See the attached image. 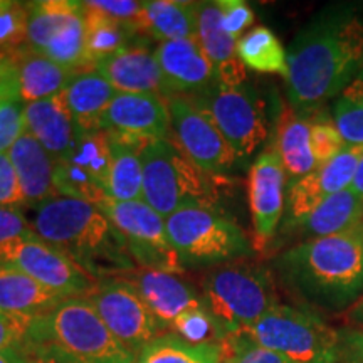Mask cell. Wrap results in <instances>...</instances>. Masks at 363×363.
<instances>
[{
    "mask_svg": "<svg viewBox=\"0 0 363 363\" xmlns=\"http://www.w3.org/2000/svg\"><path fill=\"white\" fill-rule=\"evenodd\" d=\"M363 71V19L353 2L321 9L288 49V103L303 116L323 108Z\"/></svg>",
    "mask_w": 363,
    "mask_h": 363,
    "instance_id": "1",
    "label": "cell"
},
{
    "mask_svg": "<svg viewBox=\"0 0 363 363\" xmlns=\"http://www.w3.org/2000/svg\"><path fill=\"white\" fill-rule=\"evenodd\" d=\"M289 291L328 311L350 310L363 294V233L306 239L276 257Z\"/></svg>",
    "mask_w": 363,
    "mask_h": 363,
    "instance_id": "2",
    "label": "cell"
},
{
    "mask_svg": "<svg viewBox=\"0 0 363 363\" xmlns=\"http://www.w3.org/2000/svg\"><path fill=\"white\" fill-rule=\"evenodd\" d=\"M30 225L35 235L61 249L98 281L104 274L118 278L135 269L123 238L96 203L56 195L35 206Z\"/></svg>",
    "mask_w": 363,
    "mask_h": 363,
    "instance_id": "3",
    "label": "cell"
},
{
    "mask_svg": "<svg viewBox=\"0 0 363 363\" xmlns=\"http://www.w3.org/2000/svg\"><path fill=\"white\" fill-rule=\"evenodd\" d=\"M143 201L162 217L190 206L216 207L225 179L199 169L172 136L148 142L140 152Z\"/></svg>",
    "mask_w": 363,
    "mask_h": 363,
    "instance_id": "4",
    "label": "cell"
},
{
    "mask_svg": "<svg viewBox=\"0 0 363 363\" xmlns=\"http://www.w3.org/2000/svg\"><path fill=\"white\" fill-rule=\"evenodd\" d=\"M203 308L214 318L222 342L261 320L278 303L271 271L256 264H224L201 284Z\"/></svg>",
    "mask_w": 363,
    "mask_h": 363,
    "instance_id": "5",
    "label": "cell"
},
{
    "mask_svg": "<svg viewBox=\"0 0 363 363\" xmlns=\"http://www.w3.org/2000/svg\"><path fill=\"white\" fill-rule=\"evenodd\" d=\"M29 342L48 343L78 363H135L86 296L66 298L35 318Z\"/></svg>",
    "mask_w": 363,
    "mask_h": 363,
    "instance_id": "6",
    "label": "cell"
},
{
    "mask_svg": "<svg viewBox=\"0 0 363 363\" xmlns=\"http://www.w3.org/2000/svg\"><path fill=\"white\" fill-rule=\"evenodd\" d=\"M170 244L182 262L211 266L252 256L246 233L220 208L190 206L165 219Z\"/></svg>",
    "mask_w": 363,
    "mask_h": 363,
    "instance_id": "7",
    "label": "cell"
},
{
    "mask_svg": "<svg viewBox=\"0 0 363 363\" xmlns=\"http://www.w3.org/2000/svg\"><path fill=\"white\" fill-rule=\"evenodd\" d=\"M238 335L291 363H338V330L301 308L276 305Z\"/></svg>",
    "mask_w": 363,
    "mask_h": 363,
    "instance_id": "8",
    "label": "cell"
},
{
    "mask_svg": "<svg viewBox=\"0 0 363 363\" xmlns=\"http://www.w3.org/2000/svg\"><path fill=\"white\" fill-rule=\"evenodd\" d=\"M189 99L211 116L238 162L251 160L267 140L269 121L266 101L246 83L240 86L216 83L201 96Z\"/></svg>",
    "mask_w": 363,
    "mask_h": 363,
    "instance_id": "9",
    "label": "cell"
},
{
    "mask_svg": "<svg viewBox=\"0 0 363 363\" xmlns=\"http://www.w3.org/2000/svg\"><path fill=\"white\" fill-rule=\"evenodd\" d=\"M98 207L121 234L135 264L174 274L184 272V264L169 240L165 217L153 211L147 202L104 199Z\"/></svg>",
    "mask_w": 363,
    "mask_h": 363,
    "instance_id": "10",
    "label": "cell"
},
{
    "mask_svg": "<svg viewBox=\"0 0 363 363\" xmlns=\"http://www.w3.org/2000/svg\"><path fill=\"white\" fill-rule=\"evenodd\" d=\"M0 262L16 267L65 298L86 296L98 283L67 254L35 234L2 244Z\"/></svg>",
    "mask_w": 363,
    "mask_h": 363,
    "instance_id": "11",
    "label": "cell"
},
{
    "mask_svg": "<svg viewBox=\"0 0 363 363\" xmlns=\"http://www.w3.org/2000/svg\"><path fill=\"white\" fill-rule=\"evenodd\" d=\"M103 323L136 357L165 330L136 289L123 278L99 279L86 294Z\"/></svg>",
    "mask_w": 363,
    "mask_h": 363,
    "instance_id": "12",
    "label": "cell"
},
{
    "mask_svg": "<svg viewBox=\"0 0 363 363\" xmlns=\"http://www.w3.org/2000/svg\"><path fill=\"white\" fill-rule=\"evenodd\" d=\"M167 101L172 123L170 136L182 152L207 174L224 177L233 170L238 160L211 116L189 98L174 96Z\"/></svg>",
    "mask_w": 363,
    "mask_h": 363,
    "instance_id": "13",
    "label": "cell"
},
{
    "mask_svg": "<svg viewBox=\"0 0 363 363\" xmlns=\"http://www.w3.org/2000/svg\"><path fill=\"white\" fill-rule=\"evenodd\" d=\"M286 179L274 145L252 162L247 177V201L254 229V251H264L274 239L286 207Z\"/></svg>",
    "mask_w": 363,
    "mask_h": 363,
    "instance_id": "14",
    "label": "cell"
},
{
    "mask_svg": "<svg viewBox=\"0 0 363 363\" xmlns=\"http://www.w3.org/2000/svg\"><path fill=\"white\" fill-rule=\"evenodd\" d=\"M362 158L363 147L347 145L333 160L316 167L311 174L289 184L284 207L286 227L296 225L326 199L350 189Z\"/></svg>",
    "mask_w": 363,
    "mask_h": 363,
    "instance_id": "15",
    "label": "cell"
},
{
    "mask_svg": "<svg viewBox=\"0 0 363 363\" xmlns=\"http://www.w3.org/2000/svg\"><path fill=\"white\" fill-rule=\"evenodd\" d=\"M99 126L106 133L143 145L169 138V101L153 93H118L104 111Z\"/></svg>",
    "mask_w": 363,
    "mask_h": 363,
    "instance_id": "16",
    "label": "cell"
},
{
    "mask_svg": "<svg viewBox=\"0 0 363 363\" xmlns=\"http://www.w3.org/2000/svg\"><path fill=\"white\" fill-rule=\"evenodd\" d=\"M169 98H195L217 83L216 71L197 38L167 40L155 49Z\"/></svg>",
    "mask_w": 363,
    "mask_h": 363,
    "instance_id": "17",
    "label": "cell"
},
{
    "mask_svg": "<svg viewBox=\"0 0 363 363\" xmlns=\"http://www.w3.org/2000/svg\"><path fill=\"white\" fill-rule=\"evenodd\" d=\"M120 278L133 286L165 330H172L184 313L203 308L201 293L174 272L138 267Z\"/></svg>",
    "mask_w": 363,
    "mask_h": 363,
    "instance_id": "18",
    "label": "cell"
},
{
    "mask_svg": "<svg viewBox=\"0 0 363 363\" xmlns=\"http://www.w3.org/2000/svg\"><path fill=\"white\" fill-rule=\"evenodd\" d=\"M94 71L118 93H153L169 99L155 51H150L143 45H126L121 51L96 62Z\"/></svg>",
    "mask_w": 363,
    "mask_h": 363,
    "instance_id": "19",
    "label": "cell"
},
{
    "mask_svg": "<svg viewBox=\"0 0 363 363\" xmlns=\"http://www.w3.org/2000/svg\"><path fill=\"white\" fill-rule=\"evenodd\" d=\"M202 51L216 71L217 83L240 86L247 81V69L238 57V39L222 29L217 2H197V33Z\"/></svg>",
    "mask_w": 363,
    "mask_h": 363,
    "instance_id": "20",
    "label": "cell"
},
{
    "mask_svg": "<svg viewBox=\"0 0 363 363\" xmlns=\"http://www.w3.org/2000/svg\"><path fill=\"white\" fill-rule=\"evenodd\" d=\"M26 130L51 153L54 160L67 157L79 130L67 111L61 94L26 104Z\"/></svg>",
    "mask_w": 363,
    "mask_h": 363,
    "instance_id": "21",
    "label": "cell"
},
{
    "mask_svg": "<svg viewBox=\"0 0 363 363\" xmlns=\"http://www.w3.org/2000/svg\"><path fill=\"white\" fill-rule=\"evenodd\" d=\"M17 179H19L24 202L39 206L48 199L56 197L54 169L56 160L30 133H26L9 150Z\"/></svg>",
    "mask_w": 363,
    "mask_h": 363,
    "instance_id": "22",
    "label": "cell"
},
{
    "mask_svg": "<svg viewBox=\"0 0 363 363\" xmlns=\"http://www.w3.org/2000/svg\"><path fill=\"white\" fill-rule=\"evenodd\" d=\"M118 91L94 69L76 71L61 93L79 131H101V118Z\"/></svg>",
    "mask_w": 363,
    "mask_h": 363,
    "instance_id": "23",
    "label": "cell"
},
{
    "mask_svg": "<svg viewBox=\"0 0 363 363\" xmlns=\"http://www.w3.org/2000/svg\"><path fill=\"white\" fill-rule=\"evenodd\" d=\"M274 148L283 162L289 184L311 174L316 169V160L311 150L310 120L299 115L284 103L276 120Z\"/></svg>",
    "mask_w": 363,
    "mask_h": 363,
    "instance_id": "24",
    "label": "cell"
},
{
    "mask_svg": "<svg viewBox=\"0 0 363 363\" xmlns=\"http://www.w3.org/2000/svg\"><path fill=\"white\" fill-rule=\"evenodd\" d=\"M363 224V199L352 189H345L321 202L305 219L291 229H296L308 239L328 238L352 233Z\"/></svg>",
    "mask_w": 363,
    "mask_h": 363,
    "instance_id": "25",
    "label": "cell"
},
{
    "mask_svg": "<svg viewBox=\"0 0 363 363\" xmlns=\"http://www.w3.org/2000/svg\"><path fill=\"white\" fill-rule=\"evenodd\" d=\"M12 61L17 69L19 98L24 104L61 94L74 76V71L33 52L29 48L22 49Z\"/></svg>",
    "mask_w": 363,
    "mask_h": 363,
    "instance_id": "26",
    "label": "cell"
},
{
    "mask_svg": "<svg viewBox=\"0 0 363 363\" xmlns=\"http://www.w3.org/2000/svg\"><path fill=\"white\" fill-rule=\"evenodd\" d=\"M197 33V2L153 0L143 2L138 34L150 35L160 43L195 38Z\"/></svg>",
    "mask_w": 363,
    "mask_h": 363,
    "instance_id": "27",
    "label": "cell"
},
{
    "mask_svg": "<svg viewBox=\"0 0 363 363\" xmlns=\"http://www.w3.org/2000/svg\"><path fill=\"white\" fill-rule=\"evenodd\" d=\"M62 299L66 298L44 288L22 271L0 262V310L2 311L39 316L51 311Z\"/></svg>",
    "mask_w": 363,
    "mask_h": 363,
    "instance_id": "28",
    "label": "cell"
},
{
    "mask_svg": "<svg viewBox=\"0 0 363 363\" xmlns=\"http://www.w3.org/2000/svg\"><path fill=\"white\" fill-rule=\"evenodd\" d=\"M111 167L106 184V195L111 201H143V165L140 152L143 143L130 142L110 135Z\"/></svg>",
    "mask_w": 363,
    "mask_h": 363,
    "instance_id": "29",
    "label": "cell"
},
{
    "mask_svg": "<svg viewBox=\"0 0 363 363\" xmlns=\"http://www.w3.org/2000/svg\"><path fill=\"white\" fill-rule=\"evenodd\" d=\"M135 363H224V347L222 343H189L170 331L145 345Z\"/></svg>",
    "mask_w": 363,
    "mask_h": 363,
    "instance_id": "30",
    "label": "cell"
},
{
    "mask_svg": "<svg viewBox=\"0 0 363 363\" xmlns=\"http://www.w3.org/2000/svg\"><path fill=\"white\" fill-rule=\"evenodd\" d=\"M81 11L83 2L76 0L27 2V48L33 52H43L49 40Z\"/></svg>",
    "mask_w": 363,
    "mask_h": 363,
    "instance_id": "31",
    "label": "cell"
},
{
    "mask_svg": "<svg viewBox=\"0 0 363 363\" xmlns=\"http://www.w3.org/2000/svg\"><path fill=\"white\" fill-rule=\"evenodd\" d=\"M238 57L246 69L288 76V52L278 35L267 27H254L238 40Z\"/></svg>",
    "mask_w": 363,
    "mask_h": 363,
    "instance_id": "32",
    "label": "cell"
},
{
    "mask_svg": "<svg viewBox=\"0 0 363 363\" xmlns=\"http://www.w3.org/2000/svg\"><path fill=\"white\" fill-rule=\"evenodd\" d=\"M83 6L86 59L91 69H94L96 62L101 59L130 45L128 40L135 34L104 12L91 7L88 2H83Z\"/></svg>",
    "mask_w": 363,
    "mask_h": 363,
    "instance_id": "33",
    "label": "cell"
},
{
    "mask_svg": "<svg viewBox=\"0 0 363 363\" xmlns=\"http://www.w3.org/2000/svg\"><path fill=\"white\" fill-rule=\"evenodd\" d=\"M62 160H67L79 167L96 184L101 185L104 192H106L111 167L110 138H108L106 131H89V133L79 131L74 147Z\"/></svg>",
    "mask_w": 363,
    "mask_h": 363,
    "instance_id": "34",
    "label": "cell"
},
{
    "mask_svg": "<svg viewBox=\"0 0 363 363\" xmlns=\"http://www.w3.org/2000/svg\"><path fill=\"white\" fill-rule=\"evenodd\" d=\"M331 116L345 143L363 147V71L335 98Z\"/></svg>",
    "mask_w": 363,
    "mask_h": 363,
    "instance_id": "35",
    "label": "cell"
},
{
    "mask_svg": "<svg viewBox=\"0 0 363 363\" xmlns=\"http://www.w3.org/2000/svg\"><path fill=\"white\" fill-rule=\"evenodd\" d=\"M308 120H310L311 130L313 157L316 160V167H321L333 160L347 147V143L335 125L333 116L328 115L325 108L313 113L311 116H308Z\"/></svg>",
    "mask_w": 363,
    "mask_h": 363,
    "instance_id": "36",
    "label": "cell"
},
{
    "mask_svg": "<svg viewBox=\"0 0 363 363\" xmlns=\"http://www.w3.org/2000/svg\"><path fill=\"white\" fill-rule=\"evenodd\" d=\"M27 48V4L12 2L0 12V57L12 61Z\"/></svg>",
    "mask_w": 363,
    "mask_h": 363,
    "instance_id": "37",
    "label": "cell"
},
{
    "mask_svg": "<svg viewBox=\"0 0 363 363\" xmlns=\"http://www.w3.org/2000/svg\"><path fill=\"white\" fill-rule=\"evenodd\" d=\"M172 330L189 343H222L220 331L206 308L184 313Z\"/></svg>",
    "mask_w": 363,
    "mask_h": 363,
    "instance_id": "38",
    "label": "cell"
},
{
    "mask_svg": "<svg viewBox=\"0 0 363 363\" xmlns=\"http://www.w3.org/2000/svg\"><path fill=\"white\" fill-rule=\"evenodd\" d=\"M26 104L19 96L0 98V153H9L26 133Z\"/></svg>",
    "mask_w": 363,
    "mask_h": 363,
    "instance_id": "39",
    "label": "cell"
},
{
    "mask_svg": "<svg viewBox=\"0 0 363 363\" xmlns=\"http://www.w3.org/2000/svg\"><path fill=\"white\" fill-rule=\"evenodd\" d=\"M224 358H229L227 363H291L279 353L254 345L249 340L233 335L222 342Z\"/></svg>",
    "mask_w": 363,
    "mask_h": 363,
    "instance_id": "40",
    "label": "cell"
},
{
    "mask_svg": "<svg viewBox=\"0 0 363 363\" xmlns=\"http://www.w3.org/2000/svg\"><path fill=\"white\" fill-rule=\"evenodd\" d=\"M35 318L38 316L0 310V352L29 342Z\"/></svg>",
    "mask_w": 363,
    "mask_h": 363,
    "instance_id": "41",
    "label": "cell"
},
{
    "mask_svg": "<svg viewBox=\"0 0 363 363\" xmlns=\"http://www.w3.org/2000/svg\"><path fill=\"white\" fill-rule=\"evenodd\" d=\"M217 4L220 9L222 29L239 40L244 35V30L249 26H252L254 19H256L254 11L249 7L247 2H242V0H219Z\"/></svg>",
    "mask_w": 363,
    "mask_h": 363,
    "instance_id": "42",
    "label": "cell"
},
{
    "mask_svg": "<svg viewBox=\"0 0 363 363\" xmlns=\"http://www.w3.org/2000/svg\"><path fill=\"white\" fill-rule=\"evenodd\" d=\"M88 4L91 7L110 16L111 19L120 22L135 35L138 34V22L140 17H142L143 2H133V0H89Z\"/></svg>",
    "mask_w": 363,
    "mask_h": 363,
    "instance_id": "43",
    "label": "cell"
},
{
    "mask_svg": "<svg viewBox=\"0 0 363 363\" xmlns=\"http://www.w3.org/2000/svg\"><path fill=\"white\" fill-rule=\"evenodd\" d=\"M19 179L9 153H0V207L24 206Z\"/></svg>",
    "mask_w": 363,
    "mask_h": 363,
    "instance_id": "44",
    "label": "cell"
},
{
    "mask_svg": "<svg viewBox=\"0 0 363 363\" xmlns=\"http://www.w3.org/2000/svg\"><path fill=\"white\" fill-rule=\"evenodd\" d=\"M33 234H35L33 225L19 208L0 207V246L9 240L27 238Z\"/></svg>",
    "mask_w": 363,
    "mask_h": 363,
    "instance_id": "45",
    "label": "cell"
},
{
    "mask_svg": "<svg viewBox=\"0 0 363 363\" xmlns=\"http://www.w3.org/2000/svg\"><path fill=\"white\" fill-rule=\"evenodd\" d=\"M338 363H363V330H338Z\"/></svg>",
    "mask_w": 363,
    "mask_h": 363,
    "instance_id": "46",
    "label": "cell"
},
{
    "mask_svg": "<svg viewBox=\"0 0 363 363\" xmlns=\"http://www.w3.org/2000/svg\"><path fill=\"white\" fill-rule=\"evenodd\" d=\"M27 363H78L48 343L27 342Z\"/></svg>",
    "mask_w": 363,
    "mask_h": 363,
    "instance_id": "47",
    "label": "cell"
},
{
    "mask_svg": "<svg viewBox=\"0 0 363 363\" xmlns=\"http://www.w3.org/2000/svg\"><path fill=\"white\" fill-rule=\"evenodd\" d=\"M19 96L17 88V69L13 61L0 57V98Z\"/></svg>",
    "mask_w": 363,
    "mask_h": 363,
    "instance_id": "48",
    "label": "cell"
},
{
    "mask_svg": "<svg viewBox=\"0 0 363 363\" xmlns=\"http://www.w3.org/2000/svg\"><path fill=\"white\" fill-rule=\"evenodd\" d=\"M0 363H27L26 345L12 347L9 350L0 352Z\"/></svg>",
    "mask_w": 363,
    "mask_h": 363,
    "instance_id": "49",
    "label": "cell"
},
{
    "mask_svg": "<svg viewBox=\"0 0 363 363\" xmlns=\"http://www.w3.org/2000/svg\"><path fill=\"white\" fill-rule=\"evenodd\" d=\"M348 318H350L353 323L363 326V294H362V298L355 303V305L348 310Z\"/></svg>",
    "mask_w": 363,
    "mask_h": 363,
    "instance_id": "50",
    "label": "cell"
},
{
    "mask_svg": "<svg viewBox=\"0 0 363 363\" xmlns=\"http://www.w3.org/2000/svg\"><path fill=\"white\" fill-rule=\"evenodd\" d=\"M350 189L353 190V192H357L363 199V158L360 160V163H358L355 177H353V182H352V187Z\"/></svg>",
    "mask_w": 363,
    "mask_h": 363,
    "instance_id": "51",
    "label": "cell"
},
{
    "mask_svg": "<svg viewBox=\"0 0 363 363\" xmlns=\"http://www.w3.org/2000/svg\"><path fill=\"white\" fill-rule=\"evenodd\" d=\"M11 4H12V0H0V12L6 11V9L11 6Z\"/></svg>",
    "mask_w": 363,
    "mask_h": 363,
    "instance_id": "52",
    "label": "cell"
},
{
    "mask_svg": "<svg viewBox=\"0 0 363 363\" xmlns=\"http://www.w3.org/2000/svg\"><path fill=\"white\" fill-rule=\"evenodd\" d=\"M362 233H363V224H362Z\"/></svg>",
    "mask_w": 363,
    "mask_h": 363,
    "instance_id": "53",
    "label": "cell"
}]
</instances>
